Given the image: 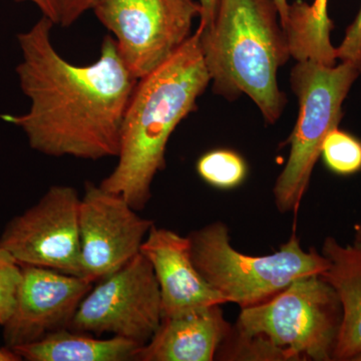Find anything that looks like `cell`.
<instances>
[{
	"mask_svg": "<svg viewBox=\"0 0 361 361\" xmlns=\"http://www.w3.org/2000/svg\"><path fill=\"white\" fill-rule=\"evenodd\" d=\"M54 21L42 16L18 35L23 61L16 68L30 99L25 115H0L25 132L30 148L44 155L97 161L118 157L123 116L137 84L106 35L92 65L66 61L52 45Z\"/></svg>",
	"mask_w": 361,
	"mask_h": 361,
	"instance_id": "cell-1",
	"label": "cell"
},
{
	"mask_svg": "<svg viewBox=\"0 0 361 361\" xmlns=\"http://www.w3.org/2000/svg\"><path fill=\"white\" fill-rule=\"evenodd\" d=\"M210 82L196 30L165 63L137 80L123 116L118 164L99 186L142 210L157 174L166 168L171 135L196 110Z\"/></svg>",
	"mask_w": 361,
	"mask_h": 361,
	"instance_id": "cell-2",
	"label": "cell"
},
{
	"mask_svg": "<svg viewBox=\"0 0 361 361\" xmlns=\"http://www.w3.org/2000/svg\"><path fill=\"white\" fill-rule=\"evenodd\" d=\"M198 32L213 92L230 101L246 94L276 123L287 104L278 70L291 56L274 0H219L212 25Z\"/></svg>",
	"mask_w": 361,
	"mask_h": 361,
	"instance_id": "cell-3",
	"label": "cell"
},
{
	"mask_svg": "<svg viewBox=\"0 0 361 361\" xmlns=\"http://www.w3.org/2000/svg\"><path fill=\"white\" fill-rule=\"evenodd\" d=\"M195 266L227 303L251 307L283 290L298 278L322 274L329 261L311 247L303 250L293 234L279 250L269 255L250 256L237 251L230 242L224 222L215 221L188 235Z\"/></svg>",
	"mask_w": 361,
	"mask_h": 361,
	"instance_id": "cell-4",
	"label": "cell"
},
{
	"mask_svg": "<svg viewBox=\"0 0 361 361\" xmlns=\"http://www.w3.org/2000/svg\"><path fill=\"white\" fill-rule=\"evenodd\" d=\"M361 75L348 61L325 66L312 61H297L290 75L299 114L288 142V160L278 176L273 197L281 214L296 213L302 201L326 135L338 128L342 104Z\"/></svg>",
	"mask_w": 361,
	"mask_h": 361,
	"instance_id": "cell-5",
	"label": "cell"
},
{
	"mask_svg": "<svg viewBox=\"0 0 361 361\" xmlns=\"http://www.w3.org/2000/svg\"><path fill=\"white\" fill-rule=\"evenodd\" d=\"M342 311L322 274L294 280L269 300L242 308L234 326L264 337L291 360L334 361Z\"/></svg>",
	"mask_w": 361,
	"mask_h": 361,
	"instance_id": "cell-6",
	"label": "cell"
},
{
	"mask_svg": "<svg viewBox=\"0 0 361 361\" xmlns=\"http://www.w3.org/2000/svg\"><path fill=\"white\" fill-rule=\"evenodd\" d=\"M92 9L115 35L118 54L137 80L191 37L192 25L202 13L199 0H99Z\"/></svg>",
	"mask_w": 361,
	"mask_h": 361,
	"instance_id": "cell-7",
	"label": "cell"
},
{
	"mask_svg": "<svg viewBox=\"0 0 361 361\" xmlns=\"http://www.w3.org/2000/svg\"><path fill=\"white\" fill-rule=\"evenodd\" d=\"M163 319L155 272L142 253L99 280L82 299L71 329L94 336L111 334L144 346Z\"/></svg>",
	"mask_w": 361,
	"mask_h": 361,
	"instance_id": "cell-8",
	"label": "cell"
},
{
	"mask_svg": "<svg viewBox=\"0 0 361 361\" xmlns=\"http://www.w3.org/2000/svg\"><path fill=\"white\" fill-rule=\"evenodd\" d=\"M80 203L75 188H49L37 203L7 223L0 248L21 266L80 276Z\"/></svg>",
	"mask_w": 361,
	"mask_h": 361,
	"instance_id": "cell-9",
	"label": "cell"
},
{
	"mask_svg": "<svg viewBox=\"0 0 361 361\" xmlns=\"http://www.w3.org/2000/svg\"><path fill=\"white\" fill-rule=\"evenodd\" d=\"M80 276L96 282L141 253L155 222L142 218L121 195L87 182L78 211Z\"/></svg>",
	"mask_w": 361,
	"mask_h": 361,
	"instance_id": "cell-10",
	"label": "cell"
},
{
	"mask_svg": "<svg viewBox=\"0 0 361 361\" xmlns=\"http://www.w3.org/2000/svg\"><path fill=\"white\" fill-rule=\"evenodd\" d=\"M92 284L82 276L39 266H23L13 312L2 326L4 346L20 348L51 332L70 329Z\"/></svg>",
	"mask_w": 361,
	"mask_h": 361,
	"instance_id": "cell-11",
	"label": "cell"
},
{
	"mask_svg": "<svg viewBox=\"0 0 361 361\" xmlns=\"http://www.w3.org/2000/svg\"><path fill=\"white\" fill-rule=\"evenodd\" d=\"M141 253L155 272L163 317L227 303L195 266L189 237L154 225L142 243Z\"/></svg>",
	"mask_w": 361,
	"mask_h": 361,
	"instance_id": "cell-12",
	"label": "cell"
},
{
	"mask_svg": "<svg viewBox=\"0 0 361 361\" xmlns=\"http://www.w3.org/2000/svg\"><path fill=\"white\" fill-rule=\"evenodd\" d=\"M231 329L221 305L163 317L135 360L212 361Z\"/></svg>",
	"mask_w": 361,
	"mask_h": 361,
	"instance_id": "cell-13",
	"label": "cell"
},
{
	"mask_svg": "<svg viewBox=\"0 0 361 361\" xmlns=\"http://www.w3.org/2000/svg\"><path fill=\"white\" fill-rule=\"evenodd\" d=\"M322 254L329 261L322 276L336 291L342 311L334 361H355L361 355V243L344 245L329 236Z\"/></svg>",
	"mask_w": 361,
	"mask_h": 361,
	"instance_id": "cell-14",
	"label": "cell"
},
{
	"mask_svg": "<svg viewBox=\"0 0 361 361\" xmlns=\"http://www.w3.org/2000/svg\"><path fill=\"white\" fill-rule=\"evenodd\" d=\"M141 348L137 342L123 337L97 338L63 329L13 350L21 360L27 361H127L135 360Z\"/></svg>",
	"mask_w": 361,
	"mask_h": 361,
	"instance_id": "cell-15",
	"label": "cell"
},
{
	"mask_svg": "<svg viewBox=\"0 0 361 361\" xmlns=\"http://www.w3.org/2000/svg\"><path fill=\"white\" fill-rule=\"evenodd\" d=\"M329 0H313L310 4L295 0L289 4L283 27L292 59L312 61L325 66L336 65V47L330 39L334 23L329 16Z\"/></svg>",
	"mask_w": 361,
	"mask_h": 361,
	"instance_id": "cell-16",
	"label": "cell"
},
{
	"mask_svg": "<svg viewBox=\"0 0 361 361\" xmlns=\"http://www.w3.org/2000/svg\"><path fill=\"white\" fill-rule=\"evenodd\" d=\"M196 169L204 182L220 190L239 187L248 174L243 157L229 149L207 152L197 161Z\"/></svg>",
	"mask_w": 361,
	"mask_h": 361,
	"instance_id": "cell-17",
	"label": "cell"
},
{
	"mask_svg": "<svg viewBox=\"0 0 361 361\" xmlns=\"http://www.w3.org/2000/svg\"><path fill=\"white\" fill-rule=\"evenodd\" d=\"M217 360L288 361V355L264 337L249 336L234 325L218 348Z\"/></svg>",
	"mask_w": 361,
	"mask_h": 361,
	"instance_id": "cell-18",
	"label": "cell"
},
{
	"mask_svg": "<svg viewBox=\"0 0 361 361\" xmlns=\"http://www.w3.org/2000/svg\"><path fill=\"white\" fill-rule=\"evenodd\" d=\"M320 157L334 174L355 175L361 171V141L336 128L323 141Z\"/></svg>",
	"mask_w": 361,
	"mask_h": 361,
	"instance_id": "cell-19",
	"label": "cell"
},
{
	"mask_svg": "<svg viewBox=\"0 0 361 361\" xmlns=\"http://www.w3.org/2000/svg\"><path fill=\"white\" fill-rule=\"evenodd\" d=\"M23 278V266L9 252L0 248V326L8 319Z\"/></svg>",
	"mask_w": 361,
	"mask_h": 361,
	"instance_id": "cell-20",
	"label": "cell"
},
{
	"mask_svg": "<svg viewBox=\"0 0 361 361\" xmlns=\"http://www.w3.org/2000/svg\"><path fill=\"white\" fill-rule=\"evenodd\" d=\"M336 58L353 63L361 73V6L355 20L346 28L341 44L336 47Z\"/></svg>",
	"mask_w": 361,
	"mask_h": 361,
	"instance_id": "cell-21",
	"label": "cell"
},
{
	"mask_svg": "<svg viewBox=\"0 0 361 361\" xmlns=\"http://www.w3.org/2000/svg\"><path fill=\"white\" fill-rule=\"evenodd\" d=\"M99 0H56L59 25L63 27L73 25L87 11L94 8Z\"/></svg>",
	"mask_w": 361,
	"mask_h": 361,
	"instance_id": "cell-22",
	"label": "cell"
},
{
	"mask_svg": "<svg viewBox=\"0 0 361 361\" xmlns=\"http://www.w3.org/2000/svg\"><path fill=\"white\" fill-rule=\"evenodd\" d=\"M218 1L219 0H199L202 7V13L200 16V25H199L198 30H207L210 27L215 16L216 9H217Z\"/></svg>",
	"mask_w": 361,
	"mask_h": 361,
	"instance_id": "cell-23",
	"label": "cell"
},
{
	"mask_svg": "<svg viewBox=\"0 0 361 361\" xmlns=\"http://www.w3.org/2000/svg\"><path fill=\"white\" fill-rule=\"evenodd\" d=\"M16 1L33 2L42 11V16H47L49 20L54 21V25H59V11L56 0H16Z\"/></svg>",
	"mask_w": 361,
	"mask_h": 361,
	"instance_id": "cell-24",
	"label": "cell"
},
{
	"mask_svg": "<svg viewBox=\"0 0 361 361\" xmlns=\"http://www.w3.org/2000/svg\"><path fill=\"white\" fill-rule=\"evenodd\" d=\"M275 4H276L278 13H279L280 21H281V25L283 26L284 23H286L287 16H288L289 4L288 0H274Z\"/></svg>",
	"mask_w": 361,
	"mask_h": 361,
	"instance_id": "cell-25",
	"label": "cell"
},
{
	"mask_svg": "<svg viewBox=\"0 0 361 361\" xmlns=\"http://www.w3.org/2000/svg\"><path fill=\"white\" fill-rule=\"evenodd\" d=\"M20 357L13 350V349L6 348H0V361H20Z\"/></svg>",
	"mask_w": 361,
	"mask_h": 361,
	"instance_id": "cell-26",
	"label": "cell"
},
{
	"mask_svg": "<svg viewBox=\"0 0 361 361\" xmlns=\"http://www.w3.org/2000/svg\"><path fill=\"white\" fill-rule=\"evenodd\" d=\"M353 231H355V241L361 243V222L355 224Z\"/></svg>",
	"mask_w": 361,
	"mask_h": 361,
	"instance_id": "cell-27",
	"label": "cell"
},
{
	"mask_svg": "<svg viewBox=\"0 0 361 361\" xmlns=\"http://www.w3.org/2000/svg\"><path fill=\"white\" fill-rule=\"evenodd\" d=\"M355 361H361V355L356 358Z\"/></svg>",
	"mask_w": 361,
	"mask_h": 361,
	"instance_id": "cell-28",
	"label": "cell"
}]
</instances>
